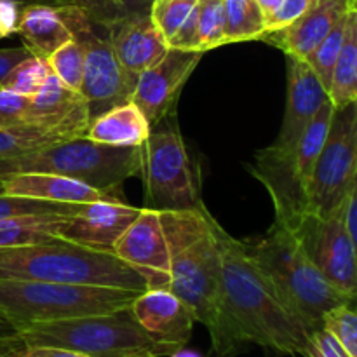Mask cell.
I'll return each mask as SVG.
<instances>
[{"label":"cell","instance_id":"cell-21","mask_svg":"<svg viewBox=\"0 0 357 357\" xmlns=\"http://www.w3.org/2000/svg\"><path fill=\"white\" fill-rule=\"evenodd\" d=\"M77 121L89 122L86 100L79 91L66 87L51 72L44 86L30 96L28 124L56 126Z\"/></svg>","mask_w":357,"mask_h":357},{"label":"cell","instance_id":"cell-1","mask_svg":"<svg viewBox=\"0 0 357 357\" xmlns=\"http://www.w3.org/2000/svg\"><path fill=\"white\" fill-rule=\"evenodd\" d=\"M169 248V288L204 324L213 352L230 357L246 345L227 307L222 261L213 232V215L204 204L190 211H159Z\"/></svg>","mask_w":357,"mask_h":357},{"label":"cell","instance_id":"cell-47","mask_svg":"<svg viewBox=\"0 0 357 357\" xmlns=\"http://www.w3.org/2000/svg\"><path fill=\"white\" fill-rule=\"evenodd\" d=\"M169 357H202L201 354H197V352L194 351H187V349H180L178 352H174V354H171Z\"/></svg>","mask_w":357,"mask_h":357},{"label":"cell","instance_id":"cell-45","mask_svg":"<svg viewBox=\"0 0 357 357\" xmlns=\"http://www.w3.org/2000/svg\"><path fill=\"white\" fill-rule=\"evenodd\" d=\"M257 2H258V6H260V9L264 10L265 20H267V17L274 13V9L279 6V2H281V0H257Z\"/></svg>","mask_w":357,"mask_h":357},{"label":"cell","instance_id":"cell-31","mask_svg":"<svg viewBox=\"0 0 357 357\" xmlns=\"http://www.w3.org/2000/svg\"><path fill=\"white\" fill-rule=\"evenodd\" d=\"M199 51L208 52L225 44L223 0H197Z\"/></svg>","mask_w":357,"mask_h":357},{"label":"cell","instance_id":"cell-48","mask_svg":"<svg viewBox=\"0 0 357 357\" xmlns=\"http://www.w3.org/2000/svg\"><path fill=\"white\" fill-rule=\"evenodd\" d=\"M35 2H42V3H51V0H35Z\"/></svg>","mask_w":357,"mask_h":357},{"label":"cell","instance_id":"cell-46","mask_svg":"<svg viewBox=\"0 0 357 357\" xmlns=\"http://www.w3.org/2000/svg\"><path fill=\"white\" fill-rule=\"evenodd\" d=\"M13 333H16L13 324H10L6 317L0 316V337H3V335H13Z\"/></svg>","mask_w":357,"mask_h":357},{"label":"cell","instance_id":"cell-24","mask_svg":"<svg viewBox=\"0 0 357 357\" xmlns=\"http://www.w3.org/2000/svg\"><path fill=\"white\" fill-rule=\"evenodd\" d=\"M328 100L335 108L357 101V7L347 14L344 44L331 73Z\"/></svg>","mask_w":357,"mask_h":357},{"label":"cell","instance_id":"cell-11","mask_svg":"<svg viewBox=\"0 0 357 357\" xmlns=\"http://www.w3.org/2000/svg\"><path fill=\"white\" fill-rule=\"evenodd\" d=\"M295 234L321 274L347 298L356 300L357 244L349 237L338 213L326 218L307 215Z\"/></svg>","mask_w":357,"mask_h":357},{"label":"cell","instance_id":"cell-4","mask_svg":"<svg viewBox=\"0 0 357 357\" xmlns=\"http://www.w3.org/2000/svg\"><path fill=\"white\" fill-rule=\"evenodd\" d=\"M244 244L286 307L309 333L321 328V319L328 310L354 302L321 274L291 230L274 223L267 236L253 244Z\"/></svg>","mask_w":357,"mask_h":357},{"label":"cell","instance_id":"cell-18","mask_svg":"<svg viewBox=\"0 0 357 357\" xmlns=\"http://www.w3.org/2000/svg\"><path fill=\"white\" fill-rule=\"evenodd\" d=\"M352 7H357L356 0H317L298 20L281 30L264 35L261 40L275 45L284 54L307 59L330 33L337 21L342 20Z\"/></svg>","mask_w":357,"mask_h":357},{"label":"cell","instance_id":"cell-40","mask_svg":"<svg viewBox=\"0 0 357 357\" xmlns=\"http://www.w3.org/2000/svg\"><path fill=\"white\" fill-rule=\"evenodd\" d=\"M26 3H42L35 0H0V38L17 33L21 10Z\"/></svg>","mask_w":357,"mask_h":357},{"label":"cell","instance_id":"cell-20","mask_svg":"<svg viewBox=\"0 0 357 357\" xmlns=\"http://www.w3.org/2000/svg\"><path fill=\"white\" fill-rule=\"evenodd\" d=\"M17 33L21 35L23 47L42 59H47L72 38L61 13L52 3H26L21 10Z\"/></svg>","mask_w":357,"mask_h":357},{"label":"cell","instance_id":"cell-22","mask_svg":"<svg viewBox=\"0 0 357 357\" xmlns=\"http://www.w3.org/2000/svg\"><path fill=\"white\" fill-rule=\"evenodd\" d=\"M152 132V126L132 101L117 105L89 122L86 136L112 146H142Z\"/></svg>","mask_w":357,"mask_h":357},{"label":"cell","instance_id":"cell-41","mask_svg":"<svg viewBox=\"0 0 357 357\" xmlns=\"http://www.w3.org/2000/svg\"><path fill=\"white\" fill-rule=\"evenodd\" d=\"M338 218L347 230L349 237L357 244V181L349 188L344 201L337 208Z\"/></svg>","mask_w":357,"mask_h":357},{"label":"cell","instance_id":"cell-26","mask_svg":"<svg viewBox=\"0 0 357 357\" xmlns=\"http://www.w3.org/2000/svg\"><path fill=\"white\" fill-rule=\"evenodd\" d=\"M66 216H16L0 220V250L33 244L56 237Z\"/></svg>","mask_w":357,"mask_h":357},{"label":"cell","instance_id":"cell-42","mask_svg":"<svg viewBox=\"0 0 357 357\" xmlns=\"http://www.w3.org/2000/svg\"><path fill=\"white\" fill-rule=\"evenodd\" d=\"M26 56H30V52L24 47L0 49V87H2L3 80L9 75L10 70H13L17 63L23 61Z\"/></svg>","mask_w":357,"mask_h":357},{"label":"cell","instance_id":"cell-43","mask_svg":"<svg viewBox=\"0 0 357 357\" xmlns=\"http://www.w3.org/2000/svg\"><path fill=\"white\" fill-rule=\"evenodd\" d=\"M24 352H26V344L21 340L17 331L0 337V357H24Z\"/></svg>","mask_w":357,"mask_h":357},{"label":"cell","instance_id":"cell-6","mask_svg":"<svg viewBox=\"0 0 357 357\" xmlns=\"http://www.w3.org/2000/svg\"><path fill=\"white\" fill-rule=\"evenodd\" d=\"M138 295L112 286L0 279V316L20 331L30 324L115 312L131 307Z\"/></svg>","mask_w":357,"mask_h":357},{"label":"cell","instance_id":"cell-39","mask_svg":"<svg viewBox=\"0 0 357 357\" xmlns=\"http://www.w3.org/2000/svg\"><path fill=\"white\" fill-rule=\"evenodd\" d=\"M169 47L187 49V51H199V23H197V3L183 21L174 37L169 40ZM202 52V51H201Z\"/></svg>","mask_w":357,"mask_h":357},{"label":"cell","instance_id":"cell-14","mask_svg":"<svg viewBox=\"0 0 357 357\" xmlns=\"http://www.w3.org/2000/svg\"><path fill=\"white\" fill-rule=\"evenodd\" d=\"M114 255L138 272L149 289L169 288V248L159 211L142 208L115 243Z\"/></svg>","mask_w":357,"mask_h":357},{"label":"cell","instance_id":"cell-32","mask_svg":"<svg viewBox=\"0 0 357 357\" xmlns=\"http://www.w3.org/2000/svg\"><path fill=\"white\" fill-rule=\"evenodd\" d=\"M49 73H51V68L47 65V59L30 54L10 70L0 89L14 91V93L24 94V96H33L44 86Z\"/></svg>","mask_w":357,"mask_h":357},{"label":"cell","instance_id":"cell-5","mask_svg":"<svg viewBox=\"0 0 357 357\" xmlns=\"http://www.w3.org/2000/svg\"><path fill=\"white\" fill-rule=\"evenodd\" d=\"M26 347H61L93 357H169L180 349L146 333L131 309L38 323L17 331Z\"/></svg>","mask_w":357,"mask_h":357},{"label":"cell","instance_id":"cell-9","mask_svg":"<svg viewBox=\"0 0 357 357\" xmlns=\"http://www.w3.org/2000/svg\"><path fill=\"white\" fill-rule=\"evenodd\" d=\"M142 176L146 202L155 211H190L202 206L194 173L180 131L174 124L150 132L142 145Z\"/></svg>","mask_w":357,"mask_h":357},{"label":"cell","instance_id":"cell-27","mask_svg":"<svg viewBox=\"0 0 357 357\" xmlns=\"http://www.w3.org/2000/svg\"><path fill=\"white\" fill-rule=\"evenodd\" d=\"M225 44L261 40L265 35V14L257 0H223Z\"/></svg>","mask_w":357,"mask_h":357},{"label":"cell","instance_id":"cell-38","mask_svg":"<svg viewBox=\"0 0 357 357\" xmlns=\"http://www.w3.org/2000/svg\"><path fill=\"white\" fill-rule=\"evenodd\" d=\"M303 357H351L344 347L323 328L310 331L305 347L300 352Z\"/></svg>","mask_w":357,"mask_h":357},{"label":"cell","instance_id":"cell-36","mask_svg":"<svg viewBox=\"0 0 357 357\" xmlns=\"http://www.w3.org/2000/svg\"><path fill=\"white\" fill-rule=\"evenodd\" d=\"M30 96L0 89V128L28 124Z\"/></svg>","mask_w":357,"mask_h":357},{"label":"cell","instance_id":"cell-15","mask_svg":"<svg viewBox=\"0 0 357 357\" xmlns=\"http://www.w3.org/2000/svg\"><path fill=\"white\" fill-rule=\"evenodd\" d=\"M142 208L128 202L96 201L80 204L79 211L66 216L56 237L96 251L114 253V246L126 229L139 215Z\"/></svg>","mask_w":357,"mask_h":357},{"label":"cell","instance_id":"cell-30","mask_svg":"<svg viewBox=\"0 0 357 357\" xmlns=\"http://www.w3.org/2000/svg\"><path fill=\"white\" fill-rule=\"evenodd\" d=\"M47 65L66 87L73 91L80 89L84 73V47L80 42L70 38L49 56Z\"/></svg>","mask_w":357,"mask_h":357},{"label":"cell","instance_id":"cell-28","mask_svg":"<svg viewBox=\"0 0 357 357\" xmlns=\"http://www.w3.org/2000/svg\"><path fill=\"white\" fill-rule=\"evenodd\" d=\"M79 208L80 204H61V202L17 197L0 192V220L16 218V216H72L79 211Z\"/></svg>","mask_w":357,"mask_h":357},{"label":"cell","instance_id":"cell-25","mask_svg":"<svg viewBox=\"0 0 357 357\" xmlns=\"http://www.w3.org/2000/svg\"><path fill=\"white\" fill-rule=\"evenodd\" d=\"M335 107L331 105L330 100H326L323 103V107L317 110V114L314 115V119L310 121V124L307 126L303 135L300 136V139L296 142L295 150H293V169H295L296 178L302 183L303 190L307 195V183L310 180V174H312L314 166H316V160L319 157L321 150H323L324 142H326L328 131H330L331 119H333Z\"/></svg>","mask_w":357,"mask_h":357},{"label":"cell","instance_id":"cell-3","mask_svg":"<svg viewBox=\"0 0 357 357\" xmlns=\"http://www.w3.org/2000/svg\"><path fill=\"white\" fill-rule=\"evenodd\" d=\"M0 279L112 286L145 291L146 282L114 253L51 237L47 241L0 250Z\"/></svg>","mask_w":357,"mask_h":357},{"label":"cell","instance_id":"cell-13","mask_svg":"<svg viewBox=\"0 0 357 357\" xmlns=\"http://www.w3.org/2000/svg\"><path fill=\"white\" fill-rule=\"evenodd\" d=\"M204 52L187 49H167L162 59L139 73L132 89L131 101L142 110L153 128L173 114L181 87L199 65Z\"/></svg>","mask_w":357,"mask_h":357},{"label":"cell","instance_id":"cell-7","mask_svg":"<svg viewBox=\"0 0 357 357\" xmlns=\"http://www.w3.org/2000/svg\"><path fill=\"white\" fill-rule=\"evenodd\" d=\"M14 173H54L100 190L121 192L128 178L142 176V146H112L79 136L0 160V178Z\"/></svg>","mask_w":357,"mask_h":357},{"label":"cell","instance_id":"cell-37","mask_svg":"<svg viewBox=\"0 0 357 357\" xmlns=\"http://www.w3.org/2000/svg\"><path fill=\"white\" fill-rule=\"evenodd\" d=\"M316 2L317 0H281L274 13L265 20V35L291 24Z\"/></svg>","mask_w":357,"mask_h":357},{"label":"cell","instance_id":"cell-17","mask_svg":"<svg viewBox=\"0 0 357 357\" xmlns=\"http://www.w3.org/2000/svg\"><path fill=\"white\" fill-rule=\"evenodd\" d=\"M139 326L153 338L185 347L192 337L195 317L171 289H145L131 303Z\"/></svg>","mask_w":357,"mask_h":357},{"label":"cell","instance_id":"cell-12","mask_svg":"<svg viewBox=\"0 0 357 357\" xmlns=\"http://www.w3.org/2000/svg\"><path fill=\"white\" fill-rule=\"evenodd\" d=\"M152 0H126L124 9L105 24L119 63L132 80L155 65L169 45L150 16Z\"/></svg>","mask_w":357,"mask_h":357},{"label":"cell","instance_id":"cell-10","mask_svg":"<svg viewBox=\"0 0 357 357\" xmlns=\"http://www.w3.org/2000/svg\"><path fill=\"white\" fill-rule=\"evenodd\" d=\"M357 181V101L335 108L330 131L307 183V215H333Z\"/></svg>","mask_w":357,"mask_h":357},{"label":"cell","instance_id":"cell-8","mask_svg":"<svg viewBox=\"0 0 357 357\" xmlns=\"http://www.w3.org/2000/svg\"><path fill=\"white\" fill-rule=\"evenodd\" d=\"M58 9L72 31V38L84 47V73L79 93L86 100L91 122L110 108L131 101L135 80L119 63L103 24L91 21L82 10L73 7Z\"/></svg>","mask_w":357,"mask_h":357},{"label":"cell","instance_id":"cell-19","mask_svg":"<svg viewBox=\"0 0 357 357\" xmlns=\"http://www.w3.org/2000/svg\"><path fill=\"white\" fill-rule=\"evenodd\" d=\"M0 192L17 197L61 202V204H86L96 201L126 202L121 192L100 190L84 181L54 173L7 174L0 178Z\"/></svg>","mask_w":357,"mask_h":357},{"label":"cell","instance_id":"cell-35","mask_svg":"<svg viewBox=\"0 0 357 357\" xmlns=\"http://www.w3.org/2000/svg\"><path fill=\"white\" fill-rule=\"evenodd\" d=\"M52 6L79 9L100 24H107L124 9L126 0H51Z\"/></svg>","mask_w":357,"mask_h":357},{"label":"cell","instance_id":"cell-44","mask_svg":"<svg viewBox=\"0 0 357 357\" xmlns=\"http://www.w3.org/2000/svg\"><path fill=\"white\" fill-rule=\"evenodd\" d=\"M24 357H93L61 347H26Z\"/></svg>","mask_w":357,"mask_h":357},{"label":"cell","instance_id":"cell-34","mask_svg":"<svg viewBox=\"0 0 357 357\" xmlns=\"http://www.w3.org/2000/svg\"><path fill=\"white\" fill-rule=\"evenodd\" d=\"M197 0H159V2H152L150 7V16H152L153 24L164 40L169 44L171 38L178 31V28L183 24L188 14L195 7Z\"/></svg>","mask_w":357,"mask_h":357},{"label":"cell","instance_id":"cell-49","mask_svg":"<svg viewBox=\"0 0 357 357\" xmlns=\"http://www.w3.org/2000/svg\"><path fill=\"white\" fill-rule=\"evenodd\" d=\"M152 2H159V0H152Z\"/></svg>","mask_w":357,"mask_h":357},{"label":"cell","instance_id":"cell-23","mask_svg":"<svg viewBox=\"0 0 357 357\" xmlns=\"http://www.w3.org/2000/svg\"><path fill=\"white\" fill-rule=\"evenodd\" d=\"M89 122H63V124H20L0 128V160L13 159L35 152L44 146L66 139L86 136Z\"/></svg>","mask_w":357,"mask_h":357},{"label":"cell","instance_id":"cell-2","mask_svg":"<svg viewBox=\"0 0 357 357\" xmlns=\"http://www.w3.org/2000/svg\"><path fill=\"white\" fill-rule=\"evenodd\" d=\"M213 232L222 261L223 295L244 342L279 354H300L309 340V331L255 264L246 244L234 239L215 216Z\"/></svg>","mask_w":357,"mask_h":357},{"label":"cell","instance_id":"cell-16","mask_svg":"<svg viewBox=\"0 0 357 357\" xmlns=\"http://www.w3.org/2000/svg\"><path fill=\"white\" fill-rule=\"evenodd\" d=\"M288 61V96H286V112L282 119L281 131L274 142V149L281 153L291 155L296 142L303 135L307 126L317 114L324 101L328 100V91L305 59L286 54Z\"/></svg>","mask_w":357,"mask_h":357},{"label":"cell","instance_id":"cell-33","mask_svg":"<svg viewBox=\"0 0 357 357\" xmlns=\"http://www.w3.org/2000/svg\"><path fill=\"white\" fill-rule=\"evenodd\" d=\"M321 328L326 330L351 357H357V314L354 302L342 303L328 310L321 319Z\"/></svg>","mask_w":357,"mask_h":357},{"label":"cell","instance_id":"cell-29","mask_svg":"<svg viewBox=\"0 0 357 357\" xmlns=\"http://www.w3.org/2000/svg\"><path fill=\"white\" fill-rule=\"evenodd\" d=\"M354 9V7H352ZM349 14V13H347ZM347 14L342 20L337 21L330 33L323 38L319 45L314 49L312 54L305 59L310 65V68L316 72L319 80L323 82L324 89H330L331 82V73H333V66L337 63L338 54H340L342 44H344V35H345V24H347Z\"/></svg>","mask_w":357,"mask_h":357}]
</instances>
